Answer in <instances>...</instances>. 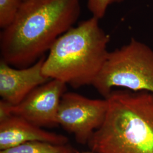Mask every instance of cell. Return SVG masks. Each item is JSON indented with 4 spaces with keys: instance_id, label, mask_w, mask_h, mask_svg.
<instances>
[{
    "instance_id": "cell-1",
    "label": "cell",
    "mask_w": 153,
    "mask_h": 153,
    "mask_svg": "<svg viewBox=\"0 0 153 153\" xmlns=\"http://www.w3.org/2000/svg\"><path fill=\"white\" fill-rule=\"evenodd\" d=\"M80 0H25L16 18L0 33L1 60L10 66L32 65L49 51L81 14Z\"/></svg>"
},
{
    "instance_id": "cell-2",
    "label": "cell",
    "mask_w": 153,
    "mask_h": 153,
    "mask_svg": "<svg viewBox=\"0 0 153 153\" xmlns=\"http://www.w3.org/2000/svg\"><path fill=\"white\" fill-rule=\"evenodd\" d=\"M104 122L88 145L93 153H153V94L112 91Z\"/></svg>"
},
{
    "instance_id": "cell-3",
    "label": "cell",
    "mask_w": 153,
    "mask_h": 153,
    "mask_svg": "<svg viewBox=\"0 0 153 153\" xmlns=\"http://www.w3.org/2000/svg\"><path fill=\"white\" fill-rule=\"evenodd\" d=\"M92 16L62 35L49 49L42 72L73 88L92 85L109 52V36Z\"/></svg>"
},
{
    "instance_id": "cell-4",
    "label": "cell",
    "mask_w": 153,
    "mask_h": 153,
    "mask_svg": "<svg viewBox=\"0 0 153 153\" xmlns=\"http://www.w3.org/2000/svg\"><path fill=\"white\" fill-rule=\"evenodd\" d=\"M107 98L114 88L153 94V50L131 39L129 43L109 52L92 85Z\"/></svg>"
},
{
    "instance_id": "cell-5",
    "label": "cell",
    "mask_w": 153,
    "mask_h": 153,
    "mask_svg": "<svg viewBox=\"0 0 153 153\" xmlns=\"http://www.w3.org/2000/svg\"><path fill=\"white\" fill-rule=\"evenodd\" d=\"M108 108L104 99H92L74 93H65L58 110V124L73 134L76 142L88 144L94 131L103 124Z\"/></svg>"
},
{
    "instance_id": "cell-6",
    "label": "cell",
    "mask_w": 153,
    "mask_h": 153,
    "mask_svg": "<svg viewBox=\"0 0 153 153\" xmlns=\"http://www.w3.org/2000/svg\"><path fill=\"white\" fill-rule=\"evenodd\" d=\"M66 83L51 79L35 88L22 102L13 105L2 100L9 115L21 117L38 126H53L58 124V110Z\"/></svg>"
},
{
    "instance_id": "cell-7",
    "label": "cell",
    "mask_w": 153,
    "mask_h": 153,
    "mask_svg": "<svg viewBox=\"0 0 153 153\" xmlns=\"http://www.w3.org/2000/svg\"><path fill=\"white\" fill-rule=\"evenodd\" d=\"M45 56L32 65L15 69L0 61V96L2 100L16 105L39 86L49 81L44 76L42 68Z\"/></svg>"
},
{
    "instance_id": "cell-8",
    "label": "cell",
    "mask_w": 153,
    "mask_h": 153,
    "mask_svg": "<svg viewBox=\"0 0 153 153\" xmlns=\"http://www.w3.org/2000/svg\"><path fill=\"white\" fill-rule=\"evenodd\" d=\"M33 141L66 145L69 140L64 135L43 130L40 126L15 115L0 121L1 150Z\"/></svg>"
},
{
    "instance_id": "cell-9",
    "label": "cell",
    "mask_w": 153,
    "mask_h": 153,
    "mask_svg": "<svg viewBox=\"0 0 153 153\" xmlns=\"http://www.w3.org/2000/svg\"><path fill=\"white\" fill-rule=\"evenodd\" d=\"M0 153H78L71 145H56L48 142L33 141L1 150Z\"/></svg>"
},
{
    "instance_id": "cell-10",
    "label": "cell",
    "mask_w": 153,
    "mask_h": 153,
    "mask_svg": "<svg viewBox=\"0 0 153 153\" xmlns=\"http://www.w3.org/2000/svg\"><path fill=\"white\" fill-rule=\"evenodd\" d=\"M21 0H0V27H9L15 21L22 4Z\"/></svg>"
},
{
    "instance_id": "cell-11",
    "label": "cell",
    "mask_w": 153,
    "mask_h": 153,
    "mask_svg": "<svg viewBox=\"0 0 153 153\" xmlns=\"http://www.w3.org/2000/svg\"><path fill=\"white\" fill-rule=\"evenodd\" d=\"M123 1L124 0H87V6L93 16L100 19L104 17L110 6Z\"/></svg>"
},
{
    "instance_id": "cell-12",
    "label": "cell",
    "mask_w": 153,
    "mask_h": 153,
    "mask_svg": "<svg viewBox=\"0 0 153 153\" xmlns=\"http://www.w3.org/2000/svg\"><path fill=\"white\" fill-rule=\"evenodd\" d=\"M89 153V152H88V153Z\"/></svg>"
},
{
    "instance_id": "cell-13",
    "label": "cell",
    "mask_w": 153,
    "mask_h": 153,
    "mask_svg": "<svg viewBox=\"0 0 153 153\" xmlns=\"http://www.w3.org/2000/svg\"><path fill=\"white\" fill-rule=\"evenodd\" d=\"M21 1H25V0H21Z\"/></svg>"
}]
</instances>
